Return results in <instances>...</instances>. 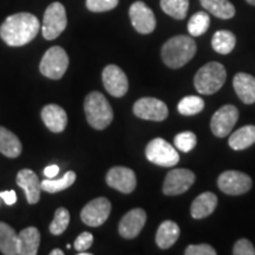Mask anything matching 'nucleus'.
<instances>
[{
	"label": "nucleus",
	"instance_id": "412c9836",
	"mask_svg": "<svg viewBox=\"0 0 255 255\" xmlns=\"http://www.w3.org/2000/svg\"><path fill=\"white\" fill-rule=\"evenodd\" d=\"M40 242V233L36 227H27L18 234V255H36Z\"/></svg>",
	"mask_w": 255,
	"mask_h": 255
},
{
	"label": "nucleus",
	"instance_id": "bb28decb",
	"mask_svg": "<svg viewBox=\"0 0 255 255\" xmlns=\"http://www.w3.org/2000/svg\"><path fill=\"white\" fill-rule=\"evenodd\" d=\"M235 44H237V38H235L234 33L227 30L216 31L212 39L213 49L221 55L231 53L234 50Z\"/></svg>",
	"mask_w": 255,
	"mask_h": 255
},
{
	"label": "nucleus",
	"instance_id": "393cba45",
	"mask_svg": "<svg viewBox=\"0 0 255 255\" xmlns=\"http://www.w3.org/2000/svg\"><path fill=\"white\" fill-rule=\"evenodd\" d=\"M0 252L5 255L18 254L17 233L5 222H0Z\"/></svg>",
	"mask_w": 255,
	"mask_h": 255
},
{
	"label": "nucleus",
	"instance_id": "7ed1b4c3",
	"mask_svg": "<svg viewBox=\"0 0 255 255\" xmlns=\"http://www.w3.org/2000/svg\"><path fill=\"white\" fill-rule=\"evenodd\" d=\"M84 111L89 124L94 129L103 130L114 120L113 108L104 95L98 91H92L85 97Z\"/></svg>",
	"mask_w": 255,
	"mask_h": 255
},
{
	"label": "nucleus",
	"instance_id": "ea45409f",
	"mask_svg": "<svg viewBox=\"0 0 255 255\" xmlns=\"http://www.w3.org/2000/svg\"><path fill=\"white\" fill-rule=\"evenodd\" d=\"M63 254H64V252L60 251V250H53L50 253V255H63Z\"/></svg>",
	"mask_w": 255,
	"mask_h": 255
},
{
	"label": "nucleus",
	"instance_id": "f8f14e48",
	"mask_svg": "<svg viewBox=\"0 0 255 255\" xmlns=\"http://www.w3.org/2000/svg\"><path fill=\"white\" fill-rule=\"evenodd\" d=\"M133 114L138 119L161 122L168 117V107L157 98L144 97L133 104Z\"/></svg>",
	"mask_w": 255,
	"mask_h": 255
},
{
	"label": "nucleus",
	"instance_id": "f257e3e1",
	"mask_svg": "<svg viewBox=\"0 0 255 255\" xmlns=\"http://www.w3.org/2000/svg\"><path fill=\"white\" fill-rule=\"evenodd\" d=\"M40 23L36 15L21 12L9 15L0 26V37L8 46H24L37 37Z\"/></svg>",
	"mask_w": 255,
	"mask_h": 255
},
{
	"label": "nucleus",
	"instance_id": "cd10ccee",
	"mask_svg": "<svg viewBox=\"0 0 255 255\" xmlns=\"http://www.w3.org/2000/svg\"><path fill=\"white\" fill-rule=\"evenodd\" d=\"M76 181V173L75 171L70 170L68 173L59 180H53V178H46L43 182H40L41 190L46 191V193L55 194L59 193V191H63L68 189L69 187H71Z\"/></svg>",
	"mask_w": 255,
	"mask_h": 255
},
{
	"label": "nucleus",
	"instance_id": "a211bd4d",
	"mask_svg": "<svg viewBox=\"0 0 255 255\" xmlns=\"http://www.w3.org/2000/svg\"><path fill=\"white\" fill-rule=\"evenodd\" d=\"M41 120L46 128L52 132H62L68 124V115L62 107L57 104H49L41 110Z\"/></svg>",
	"mask_w": 255,
	"mask_h": 255
},
{
	"label": "nucleus",
	"instance_id": "a19ab883",
	"mask_svg": "<svg viewBox=\"0 0 255 255\" xmlns=\"http://www.w3.org/2000/svg\"><path fill=\"white\" fill-rule=\"evenodd\" d=\"M78 255H91V253H87V252H78Z\"/></svg>",
	"mask_w": 255,
	"mask_h": 255
},
{
	"label": "nucleus",
	"instance_id": "5701e85b",
	"mask_svg": "<svg viewBox=\"0 0 255 255\" xmlns=\"http://www.w3.org/2000/svg\"><path fill=\"white\" fill-rule=\"evenodd\" d=\"M23 146L13 132L4 127H0V152L6 157L15 158L21 154Z\"/></svg>",
	"mask_w": 255,
	"mask_h": 255
},
{
	"label": "nucleus",
	"instance_id": "dca6fc26",
	"mask_svg": "<svg viewBox=\"0 0 255 255\" xmlns=\"http://www.w3.org/2000/svg\"><path fill=\"white\" fill-rule=\"evenodd\" d=\"M146 221V213L141 208L128 212L121 220L119 232L124 239H135L141 233Z\"/></svg>",
	"mask_w": 255,
	"mask_h": 255
},
{
	"label": "nucleus",
	"instance_id": "c756f323",
	"mask_svg": "<svg viewBox=\"0 0 255 255\" xmlns=\"http://www.w3.org/2000/svg\"><path fill=\"white\" fill-rule=\"evenodd\" d=\"M210 25V18L207 12H196L195 14L191 15L188 21V31L193 37L202 36L208 31Z\"/></svg>",
	"mask_w": 255,
	"mask_h": 255
},
{
	"label": "nucleus",
	"instance_id": "4be33fe9",
	"mask_svg": "<svg viewBox=\"0 0 255 255\" xmlns=\"http://www.w3.org/2000/svg\"><path fill=\"white\" fill-rule=\"evenodd\" d=\"M180 237V227L174 221L162 222L156 233V244L161 250H168Z\"/></svg>",
	"mask_w": 255,
	"mask_h": 255
},
{
	"label": "nucleus",
	"instance_id": "c85d7f7f",
	"mask_svg": "<svg viewBox=\"0 0 255 255\" xmlns=\"http://www.w3.org/2000/svg\"><path fill=\"white\" fill-rule=\"evenodd\" d=\"M161 8L174 19L182 20L187 17L189 8V0H161Z\"/></svg>",
	"mask_w": 255,
	"mask_h": 255
},
{
	"label": "nucleus",
	"instance_id": "a878e982",
	"mask_svg": "<svg viewBox=\"0 0 255 255\" xmlns=\"http://www.w3.org/2000/svg\"><path fill=\"white\" fill-rule=\"evenodd\" d=\"M203 8L220 19H231L235 14V7L229 0H200Z\"/></svg>",
	"mask_w": 255,
	"mask_h": 255
},
{
	"label": "nucleus",
	"instance_id": "20e7f679",
	"mask_svg": "<svg viewBox=\"0 0 255 255\" xmlns=\"http://www.w3.org/2000/svg\"><path fill=\"white\" fill-rule=\"evenodd\" d=\"M227 79L225 66L218 62H210L203 65L194 77L195 89L202 95H213L223 87Z\"/></svg>",
	"mask_w": 255,
	"mask_h": 255
},
{
	"label": "nucleus",
	"instance_id": "4468645a",
	"mask_svg": "<svg viewBox=\"0 0 255 255\" xmlns=\"http://www.w3.org/2000/svg\"><path fill=\"white\" fill-rule=\"evenodd\" d=\"M102 79L105 90L116 98L123 97L129 89V82L123 70L117 65L110 64L102 72Z\"/></svg>",
	"mask_w": 255,
	"mask_h": 255
},
{
	"label": "nucleus",
	"instance_id": "e433bc0d",
	"mask_svg": "<svg viewBox=\"0 0 255 255\" xmlns=\"http://www.w3.org/2000/svg\"><path fill=\"white\" fill-rule=\"evenodd\" d=\"M92 242H94V235L88 232L82 233V234L79 235L75 241L76 251L83 252V251L89 250V248L92 246Z\"/></svg>",
	"mask_w": 255,
	"mask_h": 255
},
{
	"label": "nucleus",
	"instance_id": "aec40b11",
	"mask_svg": "<svg viewBox=\"0 0 255 255\" xmlns=\"http://www.w3.org/2000/svg\"><path fill=\"white\" fill-rule=\"evenodd\" d=\"M218 206V197L212 191H206L193 201L190 207V214L194 219H205L214 212Z\"/></svg>",
	"mask_w": 255,
	"mask_h": 255
},
{
	"label": "nucleus",
	"instance_id": "2f4dec72",
	"mask_svg": "<svg viewBox=\"0 0 255 255\" xmlns=\"http://www.w3.org/2000/svg\"><path fill=\"white\" fill-rule=\"evenodd\" d=\"M69 222H70L69 210L66 208H63V207H60V208L56 210L55 219H53V221L51 222L49 227L51 234L53 235L63 234V233L66 231V228H68Z\"/></svg>",
	"mask_w": 255,
	"mask_h": 255
},
{
	"label": "nucleus",
	"instance_id": "6e6552de",
	"mask_svg": "<svg viewBox=\"0 0 255 255\" xmlns=\"http://www.w3.org/2000/svg\"><path fill=\"white\" fill-rule=\"evenodd\" d=\"M252 178L247 174L237 170H227L218 178L220 190L227 195H242L252 188Z\"/></svg>",
	"mask_w": 255,
	"mask_h": 255
},
{
	"label": "nucleus",
	"instance_id": "9b49d317",
	"mask_svg": "<svg viewBox=\"0 0 255 255\" xmlns=\"http://www.w3.org/2000/svg\"><path fill=\"white\" fill-rule=\"evenodd\" d=\"M239 119V111L234 105H223L213 115L210 121V129L216 137H226L229 135Z\"/></svg>",
	"mask_w": 255,
	"mask_h": 255
},
{
	"label": "nucleus",
	"instance_id": "ddd939ff",
	"mask_svg": "<svg viewBox=\"0 0 255 255\" xmlns=\"http://www.w3.org/2000/svg\"><path fill=\"white\" fill-rule=\"evenodd\" d=\"M129 17L133 28L138 33L149 34L155 30L156 18L154 12L143 1H136L130 6Z\"/></svg>",
	"mask_w": 255,
	"mask_h": 255
},
{
	"label": "nucleus",
	"instance_id": "39448f33",
	"mask_svg": "<svg viewBox=\"0 0 255 255\" xmlns=\"http://www.w3.org/2000/svg\"><path fill=\"white\" fill-rule=\"evenodd\" d=\"M69 66V56L60 46H52L44 53L40 60L41 75L50 79H60Z\"/></svg>",
	"mask_w": 255,
	"mask_h": 255
},
{
	"label": "nucleus",
	"instance_id": "72a5a7b5",
	"mask_svg": "<svg viewBox=\"0 0 255 255\" xmlns=\"http://www.w3.org/2000/svg\"><path fill=\"white\" fill-rule=\"evenodd\" d=\"M120 0H87V7L89 11L96 12H107L114 9L119 5Z\"/></svg>",
	"mask_w": 255,
	"mask_h": 255
},
{
	"label": "nucleus",
	"instance_id": "f3484780",
	"mask_svg": "<svg viewBox=\"0 0 255 255\" xmlns=\"http://www.w3.org/2000/svg\"><path fill=\"white\" fill-rule=\"evenodd\" d=\"M17 183L24 189L27 202L30 205L38 203V201L40 200L41 186L39 178L34 171H32L31 169H21L17 174Z\"/></svg>",
	"mask_w": 255,
	"mask_h": 255
},
{
	"label": "nucleus",
	"instance_id": "37998d69",
	"mask_svg": "<svg viewBox=\"0 0 255 255\" xmlns=\"http://www.w3.org/2000/svg\"><path fill=\"white\" fill-rule=\"evenodd\" d=\"M0 200H1V197H0ZM0 206H1V201H0Z\"/></svg>",
	"mask_w": 255,
	"mask_h": 255
},
{
	"label": "nucleus",
	"instance_id": "58836bf2",
	"mask_svg": "<svg viewBox=\"0 0 255 255\" xmlns=\"http://www.w3.org/2000/svg\"><path fill=\"white\" fill-rule=\"evenodd\" d=\"M59 173V167L56 164L49 165L44 169V175H45L46 178H55Z\"/></svg>",
	"mask_w": 255,
	"mask_h": 255
},
{
	"label": "nucleus",
	"instance_id": "f03ea898",
	"mask_svg": "<svg viewBox=\"0 0 255 255\" xmlns=\"http://www.w3.org/2000/svg\"><path fill=\"white\" fill-rule=\"evenodd\" d=\"M196 53V43L188 36H175L162 46L161 56L164 64L171 69H180L193 59Z\"/></svg>",
	"mask_w": 255,
	"mask_h": 255
},
{
	"label": "nucleus",
	"instance_id": "473e14b6",
	"mask_svg": "<svg viewBox=\"0 0 255 255\" xmlns=\"http://www.w3.org/2000/svg\"><path fill=\"white\" fill-rule=\"evenodd\" d=\"M175 146L182 152H189L196 146V135L191 131H183L177 133L174 138Z\"/></svg>",
	"mask_w": 255,
	"mask_h": 255
},
{
	"label": "nucleus",
	"instance_id": "0eeeda50",
	"mask_svg": "<svg viewBox=\"0 0 255 255\" xmlns=\"http://www.w3.org/2000/svg\"><path fill=\"white\" fill-rule=\"evenodd\" d=\"M145 156L148 161L159 167H173L180 161L176 149L165 139L157 137L148 143L145 148Z\"/></svg>",
	"mask_w": 255,
	"mask_h": 255
},
{
	"label": "nucleus",
	"instance_id": "c9c22d12",
	"mask_svg": "<svg viewBox=\"0 0 255 255\" xmlns=\"http://www.w3.org/2000/svg\"><path fill=\"white\" fill-rule=\"evenodd\" d=\"M186 255H216V251L209 245H190L184 252Z\"/></svg>",
	"mask_w": 255,
	"mask_h": 255
},
{
	"label": "nucleus",
	"instance_id": "9d476101",
	"mask_svg": "<svg viewBox=\"0 0 255 255\" xmlns=\"http://www.w3.org/2000/svg\"><path fill=\"white\" fill-rule=\"evenodd\" d=\"M111 213V203L107 197H97L90 201L81 212V219L89 227H100Z\"/></svg>",
	"mask_w": 255,
	"mask_h": 255
},
{
	"label": "nucleus",
	"instance_id": "423d86ee",
	"mask_svg": "<svg viewBox=\"0 0 255 255\" xmlns=\"http://www.w3.org/2000/svg\"><path fill=\"white\" fill-rule=\"evenodd\" d=\"M68 25L65 7L58 1L52 2L44 13L41 33L46 40H53L63 33Z\"/></svg>",
	"mask_w": 255,
	"mask_h": 255
},
{
	"label": "nucleus",
	"instance_id": "b1692460",
	"mask_svg": "<svg viewBox=\"0 0 255 255\" xmlns=\"http://www.w3.org/2000/svg\"><path fill=\"white\" fill-rule=\"evenodd\" d=\"M229 146L234 150H244L255 143V127L246 126L233 132L229 137Z\"/></svg>",
	"mask_w": 255,
	"mask_h": 255
},
{
	"label": "nucleus",
	"instance_id": "4c0bfd02",
	"mask_svg": "<svg viewBox=\"0 0 255 255\" xmlns=\"http://www.w3.org/2000/svg\"><path fill=\"white\" fill-rule=\"evenodd\" d=\"M0 197L4 201L7 206L14 205L15 201H17V194H15L14 190H5L0 193Z\"/></svg>",
	"mask_w": 255,
	"mask_h": 255
},
{
	"label": "nucleus",
	"instance_id": "6ab92c4d",
	"mask_svg": "<svg viewBox=\"0 0 255 255\" xmlns=\"http://www.w3.org/2000/svg\"><path fill=\"white\" fill-rule=\"evenodd\" d=\"M233 87L244 103H255V78L253 76L245 72L237 73L233 79Z\"/></svg>",
	"mask_w": 255,
	"mask_h": 255
},
{
	"label": "nucleus",
	"instance_id": "79ce46f5",
	"mask_svg": "<svg viewBox=\"0 0 255 255\" xmlns=\"http://www.w3.org/2000/svg\"><path fill=\"white\" fill-rule=\"evenodd\" d=\"M246 1L248 2V4H251V5H254V6H255V0H246Z\"/></svg>",
	"mask_w": 255,
	"mask_h": 255
},
{
	"label": "nucleus",
	"instance_id": "2eb2a0df",
	"mask_svg": "<svg viewBox=\"0 0 255 255\" xmlns=\"http://www.w3.org/2000/svg\"><path fill=\"white\" fill-rule=\"evenodd\" d=\"M108 186L121 191L123 194H130L135 190L137 180L136 175L130 168L114 167L107 174Z\"/></svg>",
	"mask_w": 255,
	"mask_h": 255
},
{
	"label": "nucleus",
	"instance_id": "f704fd0d",
	"mask_svg": "<svg viewBox=\"0 0 255 255\" xmlns=\"http://www.w3.org/2000/svg\"><path fill=\"white\" fill-rule=\"evenodd\" d=\"M233 254L234 255H255V248L252 242L247 239H240L237 241L233 248Z\"/></svg>",
	"mask_w": 255,
	"mask_h": 255
},
{
	"label": "nucleus",
	"instance_id": "7c9ffc66",
	"mask_svg": "<svg viewBox=\"0 0 255 255\" xmlns=\"http://www.w3.org/2000/svg\"><path fill=\"white\" fill-rule=\"evenodd\" d=\"M205 108V101L199 96H187L177 105L178 113L183 116H194L200 114Z\"/></svg>",
	"mask_w": 255,
	"mask_h": 255
},
{
	"label": "nucleus",
	"instance_id": "1a4fd4ad",
	"mask_svg": "<svg viewBox=\"0 0 255 255\" xmlns=\"http://www.w3.org/2000/svg\"><path fill=\"white\" fill-rule=\"evenodd\" d=\"M195 182V174L189 169H173L167 174L163 183L164 195L175 196L186 193Z\"/></svg>",
	"mask_w": 255,
	"mask_h": 255
}]
</instances>
